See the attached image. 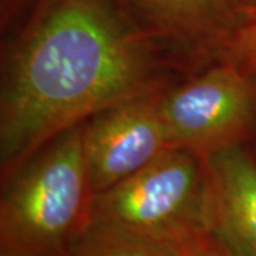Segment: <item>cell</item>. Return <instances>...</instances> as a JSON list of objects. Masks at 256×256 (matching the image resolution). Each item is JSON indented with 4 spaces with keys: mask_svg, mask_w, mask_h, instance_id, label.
<instances>
[{
    "mask_svg": "<svg viewBox=\"0 0 256 256\" xmlns=\"http://www.w3.org/2000/svg\"><path fill=\"white\" fill-rule=\"evenodd\" d=\"M184 77L114 0H38L2 56V181L98 111Z\"/></svg>",
    "mask_w": 256,
    "mask_h": 256,
    "instance_id": "6da1fadb",
    "label": "cell"
},
{
    "mask_svg": "<svg viewBox=\"0 0 256 256\" xmlns=\"http://www.w3.org/2000/svg\"><path fill=\"white\" fill-rule=\"evenodd\" d=\"M82 124L2 181L0 256H68L90 229L97 194L84 156Z\"/></svg>",
    "mask_w": 256,
    "mask_h": 256,
    "instance_id": "7a4b0ae2",
    "label": "cell"
},
{
    "mask_svg": "<svg viewBox=\"0 0 256 256\" xmlns=\"http://www.w3.org/2000/svg\"><path fill=\"white\" fill-rule=\"evenodd\" d=\"M92 225L180 242L212 229L206 158L172 146L96 195Z\"/></svg>",
    "mask_w": 256,
    "mask_h": 256,
    "instance_id": "3957f363",
    "label": "cell"
},
{
    "mask_svg": "<svg viewBox=\"0 0 256 256\" xmlns=\"http://www.w3.org/2000/svg\"><path fill=\"white\" fill-rule=\"evenodd\" d=\"M162 114L174 146L206 156L256 136V74L216 62L171 86Z\"/></svg>",
    "mask_w": 256,
    "mask_h": 256,
    "instance_id": "277c9868",
    "label": "cell"
},
{
    "mask_svg": "<svg viewBox=\"0 0 256 256\" xmlns=\"http://www.w3.org/2000/svg\"><path fill=\"white\" fill-rule=\"evenodd\" d=\"M185 76L216 63L248 18L246 0H114Z\"/></svg>",
    "mask_w": 256,
    "mask_h": 256,
    "instance_id": "5b68a950",
    "label": "cell"
},
{
    "mask_svg": "<svg viewBox=\"0 0 256 256\" xmlns=\"http://www.w3.org/2000/svg\"><path fill=\"white\" fill-rule=\"evenodd\" d=\"M170 87L114 102L82 124L84 156L96 194L124 181L174 146L162 114V98Z\"/></svg>",
    "mask_w": 256,
    "mask_h": 256,
    "instance_id": "8992f818",
    "label": "cell"
},
{
    "mask_svg": "<svg viewBox=\"0 0 256 256\" xmlns=\"http://www.w3.org/2000/svg\"><path fill=\"white\" fill-rule=\"evenodd\" d=\"M212 232L239 256H256V158L248 144L206 156Z\"/></svg>",
    "mask_w": 256,
    "mask_h": 256,
    "instance_id": "52a82bcc",
    "label": "cell"
},
{
    "mask_svg": "<svg viewBox=\"0 0 256 256\" xmlns=\"http://www.w3.org/2000/svg\"><path fill=\"white\" fill-rule=\"evenodd\" d=\"M68 256H185L180 242L92 225Z\"/></svg>",
    "mask_w": 256,
    "mask_h": 256,
    "instance_id": "ba28073f",
    "label": "cell"
},
{
    "mask_svg": "<svg viewBox=\"0 0 256 256\" xmlns=\"http://www.w3.org/2000/svg\"><path fill=\"white\" fill-rule=\"evenodd\" d=\"M218 62L244 73L256 74V10H249L245 23L229 38Z\"/></svg>",
    "mask_w": 256,
    "mask_h": 256,
    "instance_id": "9c48e42d",
    "label": "cell"
},
{
    "mask_svg": "<svg viewBox=\"0 0 256 256\" xmlns=\"http://www.w3.org/2000/svg\"><path fill=\"white\" fill-rule=\"evenodd\" d=\"M185 256H239L212 230H201L180 240Z\"/></svg>",
    "mask_w": 256,
    "mask_h": 256,
    "instance_id": "30bf717a",
    "label": "cell"
},
{
    "mask_svg": "<svg viewBox=\"0 0 256 256\" xmlns=\"http://www.w3.org/2000/svg\"><path fill=\"white\" fill-rule=\"evenodd\" d=\"M248 10H256V0H246Z\"/></svg>",
    "mask_w": 256,
    "mask_h": 256,
    "instance_id": "8fae6325",
    "label": "cell"
}]
</instances>
